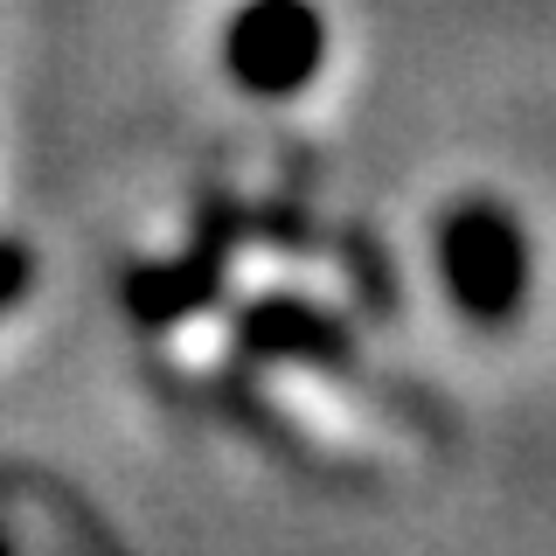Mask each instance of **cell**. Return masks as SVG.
Returning <instances> with one entry per match:
<instances>
[{
	"label": "cell",
	"mask_w": 556,
	"mask_h": 556,
	"mask_svg": "<svg viewBox=\"0 0 556 556\" xmlns=\"http://www.w3.org/2000/svg\"><path fill=\"white\" fill-rule=\"evenodd\" d=\"M265 404L286 417L292 431H306L313 445H327V452H382V445H369L376 425L341 396V382L327 390L306 362H271L265 369Z\"/></svg>",
	"instance_id": "6da1fadb"
},
{
	"label": "cell",
	"mask_w": 556,
	"mask_h": 556,
	"mask_svg": "<svg viewBox=\"0 0 556 556\" xmlns=\"http://www.w3.org/2000/svg\"><path fill=\"white\" fill-rule=\"evenodd\" d=\"M452 265H459V286L473 306H508L515 300V237L486 216H466L452 230Z\"/></svg>",
	"instance_id": "7a4b0ae2"
}]
</instances>
